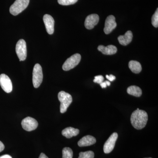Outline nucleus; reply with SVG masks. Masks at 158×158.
Returning a JSON list of instances; mask_svg holds the SVG:
<instances>
[{
  "instance_id": "obj_28",
  "label": "nucleus",
  "mask_w": 158,
  "mask_h": 158,
  "mask_svg": "<svg viewBox=\"0 0 158 158\" xmlns=\"http://www.w3.org/2000/svg\"><path fill=\"white\" fill-rule=\"evenodd\" d=\"M0 158H12V157L9 155H5L1 156Z\"/></svg>"
},
{
  "instance_id": "obj_20",
  "label": "nucleus",
  "mask_w": 158,
  "mask_h": 158,
  "mask_svg": "<svg viewBox=\"0 0 158 158\" xmlns=\"http://www.w3.org/2000/svg\"><path fill=\"white\" fill-rule=\"evenodd\" d=\"M94 155L93 152L89 151L85 152H80L78 158H94Z\"/></svg>"
},
{
  "instance_id": "obj_11",
  "label": "nucleus",
  "mask_w": 158,
  "mask_h": 158,
  "mask_svg": "<svg viewBox=\"0 0 158 158\" xmlns=\"http://www.w3.org/2000/svg\"><path fill=\"white\" fill-rule=\"evenodd\" d=\"M99 17L97 14L90 15L86 18L85 25V27L88 30H91L94 28V26L98 23Z\"/></svg>"
},
{
  "instance_id": "obj_5",
  "label": "nucleus",
  "mask_w": 158,
  "mask_h": 158,
  "mask_svg": "<svg viewBox=\"0 0 158 158\" xmlns=\"http://www.w3.org/2000/svg\"><path fill=\"white\" fill-rule=\"evenodd\" d=\"M81 55L79 54H76L73 55L64 62L62 65V69L64 71H69L78 65L79 62L81 60Z\"/></svg>"
},
{
  "instance_id": "obj_9",
  "label": "nucleus",
  "mask_w": 158,
  "mask_h": 158,
  "mask_svg": "<svg viewBox=\"0 0 158 158\" xmlns=\"http://www.w3.org/2000/svg\"><path fill=\"white\" fill-rule=\"evenodd\" d=\"M0 85L6 93H10L12 90V85L11 80L5 74H2L0 75Z\"/></svg>"
},
{
  "instance_id": "obj_21",
  "label": "nucleus",
  "mask_w": 158,
  "mask_h": 158,
  "mask_svg": "<svg viewBox=\"0 0 158 158\" xmlns=\"http://www.w3.org/2000/svg\"><path fill=\"white\" fill-rule=\"evenodd\" d=\"M78 0H58V3L62 6H69L75 4Z\"/></svg>"
},
{
  "instance_id": "obj_30",
  "label": "nucleus",
  "mask_w": 158,
  "mask_h": 158,
  "mask_svg": "<svg viewBox=\"0 0 158 158\" xmlns=\"http://www.w3.org/2000/svg\"></svg>"
},
{
  "instance_id": "obj_24",
  "label": "nucleus",
  "mask_w": 158,
  "mask_h": 158,
  "mask_svg": "<svg viewBox=\"0 0 158 158\" xmlns=\"http://www.w3.org/2000/svg\"><path fill=\"white\" fill-rule=\"evenodd\" d=\"M106 77L110 81H114L116 79V77L112 74L110 75H106Z\"/></svg>"
},
{
  "instance_id": "obj_19",
  "label": "nucleus",
  "mask_w": 158,
  "mask_h": 158,
  "mask_svg": "<svg viewBox=\"0 0 158 158\" xmlns=\"http://www.w3.org/2000/svg\"><path fill=\"white\" fill-rule=\"evenodd\" d=\"M73 152L72 150L68 147L64 148L62 150V158H73Z\"/></svg>"
},
{
  "instance_id": "obj_6",
  "label": "nucleus",
  "mask_w": 158,
  "mask_h": 158,
  "mask_svg": "<svg viewBox=\"0 0 158 158\" xmlns=\"http://www.w3.org/2000/svg\"><path fill=\"white\" fill-rule=\"evenodd\" d=\"M15 51L20 61H24L27 58V44L23 39H20L16 44Z\"/></svg>"
},
{
  "instance_id": "obj_17",
  "label": "nucleus",
  "mask_w": 158,
  "mask_h": 158,
  "mask_svg": "<svg viewBox=\"0 0 158 158\" xmlns=\"http://www.w3.org/2000/svg\"><path fill=\"white\" fill-rule=\"evenodd\" d=\"M129 67L131 71L135 73H139L142 70V67L141 64L136 61H130L129 63Z\"/></svg>"
},
{
  "instance_id": "obj_23",
  "label": "nucleus",
  "mask_w": 158,
  "mask_h": 158,
  "mask_svg": "<svg viewBox=\"0 0 158 158\" xmlns=\"http://www.w3.org/2000/svg\"><path fill=\"white\" fill-rule=\"evenodd\" d=\"M104 80V78L102 75L97 76L94 77V83H98V84H101L102 82H103Z\"/></svg>"
},
{
  "instance_id": "obj_15",
  "label": "nucleus",
  "mask_w": 158,
  "mask_h": 158,
  "mask_svg": "<svg viewBox=\"0 0 158 158\" xmlns=\"http://www.w3.org/2000/svg\"><path fill=\"white\" fill-rule=\"evenodd\" d=\"M133 38V34L131 31H127L124 35H121L118 37L119 44L122 45L126 46L131 42Z\"/></svg>"
},
{
  "instance_id": "obj_1",
  "label": "nucleus",
  "mask_w": 158,
  "mask_h": 158,
  "mask_svg": "<svg viewBox=\"0 0 158 158\" xmlns=\"http://www.w3.org/2000/svg\"><path fill=\"white\" fill-rule=\"evenodd\" d=\"M148 119L147 113L142 110H136L131 114V121L134 127L141 130L145 127Z\"/></svg>"
},
{
  "instance_id": "obj_13",
  "label": "nucleus",
  "mask_w": 158,
  "mask_h": 158,
  "mask_svg": "<svg viewBox=\"0 0 158 158\" xmlns=\"http://www.w3.org/2000/svg\"><path fill=\"white\" fill-rule=\"evenodd\" d=\"M96 140L93 136L87 135L82 138L78 142V145L80 147L90 146L96 143Z\"/></svg>"
},
{
  "instance_id": "obj_12",
  "label": "nucleus",
  "mask_w": 158,
  "mask_h": 158,
  "mask_svg": "<svg viewBox=\"0 0 158 158\" xmlns=\"http://www.w3.org/2000/svg\"><path fill=\"white\" fill-rule=\"evenodd\" d=\"M43 21L47 33L50 35L53 34L55 21L53 17L49 15L45 14L44 16Z\"/></svg>"
},
{
  "instance_id": "obj_16",
  "label": "nucleus",
  "mask_w": 158,
  "mask_h": 158,
  "mask_svg": "<svg viewBox=\"0 0 158 158\" xmlns=\"http://www.w3.org/2000/svg\"><path fill=\"white\" fill-rule=\"evenodd\" d=\"M79 130L78 129L72 127L66 128L62 131V135L65 136L67 138H72L74 136H76L79 134Z\"/></svg>"
},
{
  "instance_id": "obj_22",
  "label": "nucleus",
  "mask_w": 158,
  "mask_h": 158,
  "mask_svg": "<svg viewBox=\"0 0 158 158\" xmlns=\"http://www.w3.org/2000/svg\"><path fill=\"white\" fill-rule=\"evenodd\" d=\"M152 23L155 27L157 28L158 27V9H157L155 13L152 15Z\"/></svg>"
},
{
  "instance_id": "obj_2",
  "label": "nucleus",
  "mask_w": 158,
  "mask_h": 158,
  "mask_svg": "<svg viewBox=\"0 0 158 158\" xmlns=\"http://www.w3.org/2000/svg\"><path fill=\"white\" fill-rule=\"evenodd\" d=\"M58 98L60 103V112L65 113L67 109L72 102V97L69 94L64 91H61L58 94Z\"/></svg>"
},
{
  "instance_id": "obj_4",
  "label": "nucleus",
  "mask_w": 158,
  "mask_h": 158,
  "mask_svg": "<svg viewBox=\"0 0 158 158\" xmlns=\"http://www.w3.org/2000/svg\"><path fill=\"white\" fill-rule=\"evenodd\" d=\"M43 78L42 67L39 64L34 65L33 72V84L34 88H39L41 85Z\"/></svg>"
},
{
  "instance_id": "obj_8",
  "label": "nucleus",
  "mask_w": 158,
  "mask_h": 158,
  "mask_svg": "<svg viewBox=\"0 0 158 158\" xmlns=\"http://www.w3.org/2000/svg\"><path fill=\"white\" fill-rule=\"evenodd\" d=\"M118 138V134L113 133L107 140L104 145L103 150L105 153H110L115 147L116 140Z\"/></svg>"
},
{
  "instance_id": "obj_27",
  "label": "nucleus",
  "mask_w": 158,
  "mask_h": 158,
  "mask_svg": "<svg viewBox=\"0 0 158 158\" xmlns=\"http://www.w3.org/2000/svg\"><path fill=\"white\" fill-rule=\"evenodd\" d=\"M39 158H48V157L47 156H46V155L44 154L43 153H41L40 154V156Z\"/></svg>"
},
{
  "instance_id": "obj_18",
  "label": "nucleus",
  "mask_w": 158,
  "mask_h": 158,
  "mask_svg": "<svg viewBox=\"0 0 158 158\" xmlns=\"http://www.w3.org/2000/svg\"><path fill=\"white\" fill-rule=\"evenodd\" d=\"M127 92L130 95L139 97L142 94V90L139 87L136 86H130L127 88Z\"/></svg>"
},
{
  "instance_id": "obj_10",
  "label": "nucleus",
  "mask_w": 158,
  "mask_h": 158,
  "mask_svg": "<svg viewBox=\"0 0 158 158\" xmlns=\"http://www.w3.org/2000/svg\"><path fill=\"white\" fill-rule=\"evenodd\" d=\"M117 26L115 21V17L113 15H109L105 22V27L104 29L105 34H109L114 30Z\"/></svg>"
},
{
  "instance_id": "obj_3",
  "label": "nucleus",
  "mask_w": 158,
  "mask_h": 158,
  "mask_svg": "<svg viewBox=\"0 0 158 158\" xmlns=\"http://www.w3.org/2000/svg\"><path fill=\"white\" fill-rule=\"evenodd\" d=\"M30 0H16L10 7V13L17 15L25 10L28 6Z\"/></svg>"
},
{
  "instance_id": "obj_29",
  "label": "nucleus",
  "mask_w": 158,
  "mask_h": 158,
  "mask_svg": "<svg viewBox=\"0 0 158 158\" xmlns=\"http://www.w3.org/2000/svg\"><path fill=\"white\" fill-rule=\"evenodd\" d=\"M106 83L107 85V86H110V81H106Z\"/></svg>"
},
{
  "instance_id": "obj_26",
  "label": "nucleus",
  "mask_w": 158,
  "mask_h": 158,
  "mask_svg": "<svg viewBox=\"0 0 158 158\" xmlns=\"http://www.w3.org/2000/svg\"><path fill=\"white\" fill-rule=\"evenodd\" d=\"M100 85L101 86L102 88H106L107 86L106 83V81L105 82H102V83L100 84Z\"/></svg>"
},
{
  "instance_id": "obj_7",
  "label": "nucleus",
  "mask_w": 158,
  "mask_h": 158,
  "mask_svg": "<svg viewBox=\"0 0 158 158\" xmlns=\"http://www.w3.org/2000/svg\"><path fill=\"white\" fill-rule=\"evenodd\" d=\"M21 125L23 128L26 131H31L37 128L38 123L35 118L31 117H27L22 121Z\"/></svg>"
},
{
  "instance_id": "obj_25",
  "label": "nucleus",
  "mask_w": 158,
  "mask_h": 158,
  "mask_svg": "<svg viewBox=\"0 0 158 158\" xmlns=\"http://www.w3.org/2000/svg\"><path fill=\"white\" fill-rule=\"evenodd\" d=\"M5 149V145L2 141H0V152H2Z\"/></svg>"
},
{
  "instance_id": "obj_14",
  "label": "nucleus",
  "mask_w": 158,
  "mask_h": 158,
  "mask_svg": "<svg viewBox=\"0 0 158 158\" xmlns=\"http://www.w3.org/2000/svg\"><path fill=\"white\" fill-rule=\"evenodd\" d=\"M98 49L102 53L106 55H112L116 54L117 51V48L113 45H108L105 47L103 45H99Z\"/></svg>"
}]
</instances>
